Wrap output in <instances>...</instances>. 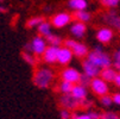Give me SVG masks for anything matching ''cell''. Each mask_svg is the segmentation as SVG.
I'll use <instances>...</instances> for the list:
<instances>
[{
	"label": "cell",
	"mask_w": 120,
	"mask_h": 119,
	"mask_svg": "<svg viewBox=\"0 0 120 119\" xmlns=\"http://www.w3.org/2000/svg\"><path fill=\"white\" fill-rule=\"evenodd\" d=\"M33 84L38 88H48L54 81V72L49 69V68H38V69L35 72L32 77Z\"/></svg>",
	"instance_id": "6da1fadb"
},
{
	"label": "cell",
	"mask_w": 120,
	"mask_h": 119,
	"mask_svg": "<svg viewBox=\"0 0 120 119\" xmlns=\"http://www.w3.org/2000/svg\"><path fill=\"white\" fill-rule=\"evenodd\" d=\"M87 58H89L96 65H99L101 69H102V68H107V67H111L112 65L111 56L107 53H105L100 46L95 48L94 50H92L90 53H88Z\"/></svg>",
	"instance_id": "7a4b0ae2"
},
{
	"label": "cell",
	"mask_w": 120,
	"mask_h": 119,
	"mask_svg": "<svg viewBox=\"0 0 120 119\" xmlns=\"http://www.w3.org/2000/svg\"><path fill=\"white\" fill-rule=\"evenodd\" d=\"M64 45L68 46V48H70L73 50V53L75 56L77 57H86L88 55V48L84 44L82 43H79L74 39H65L64 41Z\"/></svg>",
	"instance_id": "3957f363"
},
{
	"label": "cell",
	"mask_w": 120,
	"mask_h": 119,
	"mask_svg": "<svg viewBox=\"0 0 120 119\" xmlns=\"http://www.w3.org/2000/svg\"><path fill=\"white\" fill-rule=\"evenodd\" d=\"M90 88L96 95H104L108 93V84L102 77H93L90 81Z\"/></svg>",
	"instance_id": "277c9868"
},
{
	"label": "cell",
	"mask_w": 120,
	"mask_h": 119,
	"mask_svg": "<svg viewBox=\"0 0 120 119\" xmlns=\"http://www.w3.org/2000/svg\"><path fill=\"white\" fill-rule=\"evenodd\" d=\"M30 45H31V53L35 54L36 56H43L45 49L48 48L46 39H44L43 37H39V36L33 37L32 41L30 42Z\"/></svg>",
	"instance_id": "5b68a950"
},
{
	"label": "cell",
	"mask_w": 120,
	"mask_h": 119,
	"mask_svg": "<svg viewBox=\"0 0 120 119\" xmlns=\"http://www.w3.org/2000/svg\"><path fill=\"white\" fill-rule=\"evenodd\" d=\"M60 104L63 108H68V110H76V108H80V101L74 98L71 95V93H68V94H63L61 98H60Z\"/></svg>",
	"instance_id": "8992f818"
},
{
	"label": "cell",
	"mask_w": 120,
	"mask_h": 119,
	"mask_svg": "<svg viewBox=\"0 0 120 119\" xmlns=\"http://www.w3.org/2000/svg\"><path fill=\"white\" fill-rule=\"evenodd\" d=\"M71 14L67 13V12H61V13H57L52 17L51 19V24H52L57 29H61V27H64L67 26L68 24H70L71 22Z\"/></svg>",
	"instance_id": "52a82bcc"
},
{
	"label": "cell",
	"mask_w": 120,
	"mask_h": 119,
	"mask_svg": "<svg viewBox=\"0 0 120 119\" xmlns=\"http://www.w3.org/2000/svg\"><path fill=\"white\" fill-rule=\"evenodd\" d=\"M82 67H83V73L87 74L88 76H90L92 79L100 75L101 68L99 65H96L95 63H93L89 58H84V61L82 63Z\"/></svg>",
	"instance_id": "ba28073f"
},
{
	"label": "cell",
	"mask_w": 120,
	"mask_h": 119,
	"mask_svg": "<svg viewBox=\"0 0 120 119\" xmlns=\"http://www.w3.org/2000/svg\"><path fill=\"white\" fill-rule=\"evenodd\" d=\"M80 76H81V74H80V72L79 70H76L75 68H65V69H63L62 70V73H61V77H62V80H64V81H68V82H71V83H79V81H80Z\"/></svg>",
	"instance_id": "9c48e42d"
},
{
	"label": "cell",
	"mask_w": 120,
	"mask_h": 119,
	"mask_svg": "<svg viewBox=\"0 0 120 119\" xmlns=\"http://www.w3.org/2000/svg\"><path fill=\"white\" fill-rule=\"evenodd\" d=\"M74 56V53L70 48L68 46H63V48H60L58 50V57H57V62L62 65H65V64H69L71 58Z\"/></svg>",
	"instance_id": "30bf717a"
},
{
	"label": "cell",
	"mask_w": 120,
	"mask_h": 119,
	"mask_svg": "<svg viewBox=\"0 0 120 119\" xmlns=\"http://www.w3.org/2000/svg\"><path fill=\"white\" fill-rule=\"evenodd\" d=\"M58 50L60 46H54V45H50L45 49V51L43 54V60L45 63H55L57 62V57H58Z\"/></svg>",
	"instance_id": "8fae6325"
},
{
	"label": "cell",
	"mask_w": 120,
	"mask_h": 119,
	"mask_svg": "<svg viewBox=\"0 0 120 119\" xmlns=\"http://www.w3.org/2000/svg\"><path fill=\"white\" fill-rule=\"evenodd\" d=\"M96 38L100 43H104L107 44L112 41L113 38V31L108 27H104V29H100L96 33Z\"/></svg>",
	"instance_id": "7c38bea8"
},
{
	"label": "cell",
	"mask_w": 120,
	"mask_h": 119,
	"mask_svg": "<svg viewBox=\"0 0 120 119\" xmlns=\"http://www.w3.org/2000/svg\"><path fill=\"white\" fill-rule=\"evenodd\" d=\"M86 30H87V27H86L84 23L83 22H79L76 20L74 24H71L70 26V32H71V35L77 37V38H82L84 36V33H86Z\"/></svg>",
	"instance_id": "4fadbf2b"
},
{
	"label": "cell",
	"mask_w": 120,
	"mask_h": 119,
	"mask_svg": "<svg viewBox=\"0 0 120 119\" xmlns=\"http://www.w3.org/2000/svg\"><path fill=\"white\" fill-rule=\"evenodd\" d=\"M71 95L76 98L79 101L82 99H86L87 98V88H86V86H82L80 83H75L71 89Z\"/></svg>",
	"instance_id": "5bb4252c"
},
{
	"label": "cell",
	"mask_w": 120,
	"mask_h": 119,
	"mask_svg": "<svg viewBox=\"0 0 120 119\" xmlns=\"http://www.w3.org/2000/svg\"><path fill=\"white\" fill-rule=\"evenodd\" d=\"M105 22L108 25H111L113 27H116L120 31V15H118L114 11H111L105 15Z\"/></svg>",
	"instance_id": "9a60e30c"
},
{
	"label": "cell",
	"mask_w": 120,
	"mask_h": 119,
	"mask_svg": "<svg viewBox=\"0 0 120 119\" xmlns=\"http://www.w3.org/2000/svg\"><path fill=\"white\" fill-rule=\"evenodd\" d=\"M116 70L113 69L112 67H107V68H102L100 72V76L107 82H114L115 77H116Z\"/></svg>",
	"instance_id": "2e32d148"
},
{
	"label": "cell",
	"mask_w": 120,
	"mask_h": 119,
	"mask_svg": "<svg viewBox=\"0 0 120 119\" xmlns=\"http://www.w3.org/2000/svg\"><path fill=\"white\" fill-rule=\"evenodd\" d=\"M74 119H100L101 114L96 111H86L83 114H71Z\"/></svg>",
	"instance_id": "e0dca14e"
},
{
	"label": "cell",
	"mask_w": 120,
	"mask_h": 119,
	"mask_svg": "<svg viewBox=\"0 0 120 119\" xmlns=\"http://www.w3.org/2000/svg\"><path fill=\"white\" fill-rule=\"evenodd\" d=\"M87 5H88L87 0H69V7L74 11L84 10Z\"/></svg>",
	"instance_id": "ac0fdd59"
},
{
	"label": "cell",
	"mask_w": 120,
	"mask_h": 119,
	"mask_svg": "<svg viewBox=\"0 0 120 119\" xmlns=\"http://www.w3.org/2000/svg\"><path fill=\"white\" fill-rule=\"evenodd\" d=\"M74 17H75V19H76V20H79V22H83V23L90 20V14H89L87 11H84V10L75 11Z\"/></svg>",
	"instance_id": "d6986e66"
},
{
	"label": "cell",
	"mask_w": 120,
	"mask_h": 119,
	"mask_svg": "<svg viewBox=\"0 0 120 119\" xmlns=\"http://www.w3.org/2000/svg\"><path fill=\"white\" fill-rule=\"evenodd\" d=\"M38 32H39V35L43 36V37H48L50 33H51V25L50 23L48 22H43L38 25Z\"/></svg>",
	"instance_id": "ffe728a7"
},
{
	"label": "cell",
	"mask_w": 120,
	"mask_h": 119,
	"mask_svg": "<svg viewBox=\"0 0 120 119\" xmlns=\"http://www.w3.org/2000/svg\"><path fill=\"white\" fill-rule=\"evenodd\" d=\"M22 57L30 65H36V63H37L36 56H35V54H32V53H29V51H25L24 50V51L22 53Z\"/></svg>",
	"instance_id": "44dd1931"
},
{
	"label": "cell",
	"mask_w": 120,
	"mask_h": 119,
	"mask_svg": "<svg viewBox=\"0 0 120 119\" xmlns=\"http://www.w3.org/2000/svg\"><path fill=\"white\" fill-rule=\"evenodd\" d=\"M73 87H74V83L62 80V82H61V84H60V92H61L62 94H68V93H71Z\"/></svg>",
	"instance_id": "7402d4cb"
},
{
	"label": "cell",
	"mask_w": 120,
	"mask_h": 119,
	"mask_svg": "<svg viewBox=\"0 0 120 119\" xmlns=\"http://www.w3.org/2000/svg\"><path fill=\"white\" fill-rule=\"evenodd\" d=\"M46 42L50 45H54V46H61V44H62L61 37H58L56 35H52V33H50V35L46 37Z\"/></svg>",
	"instance_id": "603a6c76"
},
{
	"label": "cell",
	"mask_w": 120,
	"mask_h": 119,
	"mask_svg": "<svg viewBox=\"0 0 120 119\" xmlns=\"http://www.w3.org/2000/svg\"><path fill=\"white\" fill-rule=\"evenodd\" d=\"M43 22H44V18H42V17H33V18H30L26 22V26L27 27H38V25Z\"/></svg>",
	"instance_id": "cb8c5ba5"
},
{
	"label": "cell",
	"mask_w": 120,
	"mask_h": 119,
	"mask_svg": "<svg viewBox=\"0 0 120 119\" xmlns=\"http://www.w3.org/2000/svg\"><path fill=\"white\" fill-rule=\"evenodd\" d=\"M100 103L102 106H105V107H109L112 104H113V96H109L108 94H104V95H101L100 98Z\"/></svg>",
	"instance_id": "d4e9b609"
},
{
	"label": "cell",
	"mask_w": 120,
	"mask_h": 119,
	"mask_svg": "<svg viewBox=\"0 0 120 119\" xmlns=\"http://www.w3.org/2000/svg\"><path fill=\"white\" fill-rule=\"evenodd\" d=\"M100 3H101L102 6H105V7L113 8V7H116L120 4V0H100Z\"/></svg>",
	"instance_id": "484cf974"
},
{
	"label": "cell",
	"mask_w": 120,
	"mask_h": 119,
	"mask_svg": "<svg viewBox=\"0 0 120 119\" xmlns=\"http://www.w3.org/2000/svg\"><path fill=\"white\" fill-rule=\"evenodd\" d=\"M90 81H92V77L90 76H88L87 74H81V76H80V81H79V83L80 84H82V86H90Z\"/></svg>",
	"instance_id": "4316f807"
},
{
	"label": "cell",
	"mask_w": 120,
	"mask_h": 119,
	"mask_svg": "<svg viewBox=\"0 0 120 119\" xmlns=\"http://www.w3.org/2000/svg\"><path fill=\"white\" fill-rule=\"evenodd\" d=\"M90 107H92V101L87 100V98H86V99H82V100H80V108L87 110V108H90Z\"/></svg>",
	"instance_id": "83f0119b"
},
{
	"label": "cell",
	"mask_w": 120,
	"mask_h": 119,
	"mask_svg": "<svg viewBox=\"0 0 120 119\" xmlns=\"http://www.w3.org/2000/svg\"><path fill=\"white\" fill-rule=\"evenodd\" d=\"M60 117H61L62 119H69V118H71L70 110H68V108H62L61 112H60Z\"/></svg>",
	"instance_id": "f1b7e54d"
},
{
	"label": "cell",
	"mask_w": 120,
	"mask_h": 119,
	"mask_svg": "<svg viewBox=\"0 0 120 119\" xmlns=\"http://www.w3.org/2000/svg\"><path fill=\"white\" fill-rule=\"evenodd\" d=\"M101 118L102 119H118L119 115L115 114L114 112H106L104 114H101Z\"/></svg>",
	"instance_id": "f546056e"
},
{
	"label": "cell",
	"mask_w": 120,
	"mask_h": 119,
	"mask_svg": "<svg viewBox=\"0 0 120 119\" xmlns=\"http://www.w3.org/2000/svg\"><path fill=\"white\" fill-rule=\"evenodd\" d=\"M113 103L115 105H119L120 106V93H115L113 95Z\"/></svg>",
	"instance_id": "4dcf8cb0"
},
{
	"label": "cell",
	"mask_w": 120,
	"mask_h": 119,
	"mask_svg": "<svg viewBox=\"0 0 120 119\" xmlns=\"http://www.w3.org/2000/svg\"><path fill=\"white\" fill-rule=\"evenodd\" d=\"M114 83L116 84L118 87H120V72L116 74V77H115V80H114Z\"/></svg>",
	"instance_id": "1f68e13d"
},
{
	"label": "cell",
	"mask_w": 120,
	"mask_h": 119,
	"mask_svg": "<svg viewBox=\"0 0 120 119\" xmlns=\"http://www.w3.org/2000/svg\"><path fill=\"white\" fill-rule=\"evenodd\" d=\"M114 61H120V49L114 54Z\"/></svg>",
	"instance_id": "d6a6232c"
},
{
	"label": "cell",
	"mask_w": 120,
	"mask_h": 119,
	"mask_svg": "<svg viewBox=\"0 0 120 119\" xmlns=\"http://www.w3.org/2000/svg\"><path fill=\"white\" fill-rule=\"evenodd\" d=\"M114 65H115V69L120 72V61H114Z\"/></svg>",
	"instance_id": "836d02e7"
},
{
	"label": "cell",
	"mask_w": 120,
	"mask_h": 119,
	"mask_svg": "<svg viewBox=\"0 0 120 119\" xmlns=\"http://www.w3.org/2000/svg\"><path fill=\"white\" fill-rule=\"evenodd\" d=\"M6 7H3V6H0V12H6Z\"/></svg>",
	"instance_id": "e575fe53"
}]
</instances>
